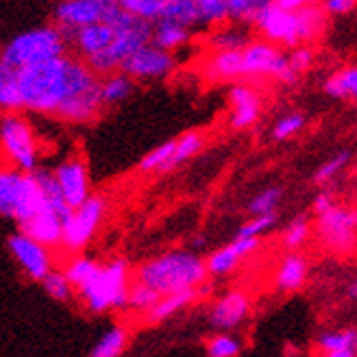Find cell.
<instances>
[{"label":"cell","instance_id":"6da1fadb","mask_svg":"<svg viewBox=\"0 0 357 357\" xmlns=\"http://www.w3.org/2000/svg\"><path fill=\"white\" fill-rule=\"evenodd\" d=\"M22 109L66 122H89L102 112L100 79L79 57H59L17 70Z\"/></svg>","mask_w":357,"mask_h":357},{"label":"cell","instance_id":"7a4b0ae2","mask_svg":"<svg viewBox=\"0 0 357 357\" xmlns=\"http://www.w3.org/2000/svg\"><path fill=\"white\" fill-rule=\"evenodd\" d=\"M325 24L327 15L320 5L305 3L296 11H285L271 0H264L253 20V26L261 33L264 42L281 50L305 46V42L316 40L325 31Z\"/></svg>","mask_w":357,"mask_h":357},{"label":"cell","instance_id":"3957f363","mask_svg":"<svg viewBox=\"0 0 357 357\" xmlns=\"http://www.w3.org/2000/svg\"><path fill=\"white\" fill-rule=\"evenodd\" d=\"M207 279L205 259L185 248H174L137 268V281L157 292L159 296H168L183 290L201 288Z\"/></svg>","mask_w":357,"mask_h":357},{"label":"cell","instance_id":"277c9868","mask_svg":"<svg viewBox=\"0 0 357 357\" xmlns=\"http://www.w3.org/2000/svg\"><path fill=\"white\" fill-rule=\"evenodd\" d=\"M131 290V268L124 257L98 264L96 273L77 290L83 305L92 314H105L112 310L127 307V296Z\"/></svg>","mask_w":357,"mask_h":357},{"label":"cell","instance_id":"5b68a950","mask_svg":"<svg viewBox=\"0 0 357 357\" xmlns=\"http://www.w3.org/2000/svg\"><path fill=\"white\" fill-rule=\"evenodd\" d=\"M68 50V38L57 26H38L15 38L0 50V61L13 70L38 66L50 59H59Z\"/></svg>","mask_w":357,"mask_h":357},{"label":"cell","instance_id":"8992f818","mask_svg":"<svg viewBox=\"0 0 357 357\" xmlns=\"http://www.w3.org/2000/svg\"><path fill=\"white\" fill-rule=\"evenodd\" d=\"M44 209L50 207L33 172L26 174L9 166H0V216L22 225Z\"/></svg>","mask_w":357,"mask_h":357},{"label":"cell","instance_id":"52a82bcc","mask_svg":"<svg viewBox=\"0 0 357 357\" xmlns=\"http://www.w3.org/2000/svg\"><path fill=\"white\" fill-rule=\"evenodd\" d=\"M0 155L9 168L26 174L38 170V139L22 114H0Z\"/></svg>","mask_w":357,"mask_h":357},{"label":"cell","instance_id":"ba28073f","mask_svg":"<svg viewBox=\"0 0 357 357\" xmlns=\"http://www.w3.org/2000/svg\"><path fill=\"white\" fill-rule=\"evenodd\" d=\"M107 213L105 196H89V199L70 211V216L61 222V246L68 253H81L94 240L96 231Z\"/></svg>","mask_w":357,"mask_h":357},{"label":"cell","instance_id":"9c48e42d","mask_svg":"<svg viewBox=\"0 0 357 357\" xmlns=\"http://www.w3.org/2000/svg\"><path fill=\"white\" fill-rule=\"evenodd\" d=\"M242 77H271L285 85H292L298 79L288 66V55L264 40H253L246 48H242Z\"/></svg>","mask_w":357,"mask_h":357},{"label":"cell","instance_id":"30bf717a","mask_svg":"<svg viewBox=\"0 0 357 357\" xmlns=\"http://www.w3.org/2000/svg\"><path fill=\"white\" fill-rule=\"evenodd\" d=\"M318 238L333 253L351 255L355 248V231H357V211L355 207L333 205L323 216H318L316 222Z\"/></svg>","mask_w":357,"mask_h":357},{"label":"cell","instance_id":"8fae6325","mask_svg":"<svg viewBox=\"0 0 357 357\" xmlns=\"http://www.w3.org/2000/svg\"><path fill=\"white\" fill-rule=\"evenodd\" d=\"M176 59L170 52H164L155 48L153 44L139 48L137 52L120 66L118 73L129 77L131 81H153V79H166L170 73H174Z\"/></svg>","mask_w":357,"mask_h":357},{"label":"cell","instance_id":"7c38bea8","mask_svg":"<svg viewBox=\"0 0 357 357\" xmlns=\"http://www.w3.org/2000/svg\"><path fill=\"white\" fill-rule=\"evenodd\" d=\"M112 0H66L55 7L57 29L66 35H73L79 29L105 22L107 9Z\"/></svg>","mask_w":357,"mask_h":357},{"label":"cell","instance_id":"4fadbf2b","mask_svg":"<svg viewBox=\"0 0 357 357\" xmlns=\"http://www.w3.org/2000/svg\"><path fill=\"white\" fill-rule=\"evenodd\" d=\"M52 176H55V181H57L63 203L70 209L81 207L89 196H92L87 164L81 157H68L66 162H61L55 170H52Z\"/></svg>","mask_w":357,"mask_h":357},{"label":"cell","instance_id":"5bb4252c","mask_svg":"<svg viewBox=\"0 0 357 357\" xmlns=\"http://www.w3.org/2000/svg\"><path fill=\"white\" fill-rule=\"evenodd\" d=\"M9 251L17 261V266L22 268V273L33 281H42L50 271H55V264H52V255L48 248L33 242L31 238L20 234V231L9 238Z\"/></svg>","mask_w":357,"mask_h":357},{"label":"cell","instance_id":"9a60e30c","mask_svg":"<svg viewBox=\"0 0 357 357\" xmlns=\"http://www.w3.org/2000/svg\"><path fill=\"white\" fill-rule=\"evenodd\" d=\"M251 314V298L242 290H231L222 294L209 312V323L213 329L231 331L238 329Z\"/></svg>","mask_w":357,"mask_h":357},{"label":"cell","instance_id":"2e32d148","mask_svg":"<svg viewBox=\"0 0 357 357\" xmlns=\"http://www.w3.org/2000/svg\"><path fill=\"white\" fill-rule=\"evenodd\" d=\"M229 105H231V118L229 124L234 129H248L259 120L261 114V98L257 89L240 83L229 89Z\"/></svg>","mask_w":357,"mask_h":357},{"label":"cell","instance_id":"e0dca14e","mask_svg":"<svg viewBox=\"0 0 357 357\" xmlns=\"http://www.w3.org/2000/svg\"><path fill=\"white\" fill-rule=\"evenodd\" d=\"M259 246V240H234L231 244L218 248L205 259V271L211 277H225L236 271V266L251 255Z\"/></svg>","mask_w":357,"mask_h":357},{"label":"cell","instance_id":"ac0fdd59","mask_svg":"<svg viewBox=\"0 0 357 357\" xmlns=\"http://www.w3.org/2000/svg\"><path fill=\"white\" fill-rule=\"evenodd\" d=\"M20 234L50 251V248L61 246V218L52 209H44L20 225Z\"/></svg>","mask_w":357,"mask_h":357},{"label":"cell","instance_id":"d6986e66","mask_svg":"<svg viewBox=\"0 0 357 357\" xmlns=\"http://www.w3.org/2000/svg\"><path fill=\"white\" fill-rule=\"evenodd\" d=\"M68 40H73L77 52L85 59L100 55L107 48L112 46L114 42V29L109 24H92V26H85L75 31L73 35H68Z\"/></svg>","mask_w":357,"mask_h":357},{"label":"cell","instance_id":"ffe728a7","mask_svg":"<svg viewBox=\"0 0 357 357\" xmlns=\"http://www.w3.org/2000/svg\"><path fill=\"white\" fill-rule=\"evenodd\" d=\"M310 264L301 253H288L275 273V288L279 292H298L307 281Z\"/></svg>","mask_w":357,"mask_h":357},{"label":"cell","instance_id":"44dd1931","mask_svg":"<svg viewBox=\"0 0 357 357\" xmlns=\"http://www.w3.org/2000/svg\"><path fill=\"white\" fill-rule=\"evenodd\" d=\"M205 75L211 81H238L242 77V50H213L205 59Z\"/></svg>","mask_w":357,"mask_h":357},{"label":"cell","instance_id":"7402d4cb","mask_svg":"<svg viewBox=\"0 0 357 357\" xmlns=\"http://www.w3.org/2000/svg\"><path fill=\"white\" fill-rule=\"evenodd\" d=\"M192 38V31L181 26V24H174L168 20H157L153 24V35H151V44L164 52L178 50L181 46H185Z\"/></svg>","mask_w":357,"mask_h":357},{"label":"cell","instance_id":"603a6c76","mask_svg":"<svg viewBox=\"0 0 357 357\" xmlns=\"http://www.w3.org/2000/svg\"><path fill=\"white\" fill-rule=\"evenodd\" d=\"M199 296H201V294H199V288H196V290H183V292H174V294L162 296V298H159L157 305H155L149 314H144L146 323H149V325L162 323V320L174 316L176 312L185 310V307L190 305V303H194Z\"/></svg>","mask_w":357,"mask_h":357},{"label":"cell","instance_id":"cb8c5ba5","mask_svg":"<svg viewBox=\"0 0 357 357\" xmlns=\"http://www.w3.org/2000/svg\"><path fill=\"white\" fill-rule=\"evenodd\" d=\"M22 96L17 85V70L0 61V112L3 114H20Z\"/></svg>","mask_w":357,"mask_h":357},{"label":"cell","instance_id":"d4e9b609","mask_svg":"<svg viewBox=\"0 0 357 357\" xmlns=\"http://www.w3.org/2000/svg\"><path fill=\"white\" fill-rule=\"evenodd\" d=\"M325 94L337 100H355L357 98V68L347 66L337 70L325 81Z\"/></svg>","mask_w":357,"mask_h":357},{"label":"cell","instance_id":"484cf974","mask_svg":"<svg viewBox=\"0 0 357 357\" xmlns=\"http://www.w3.org/2000/svg\"><path fill=\"white\" fill-rule=\"evenodd\" d=\"M174 142H176L174 153H172V157H170V162H168L164 172H170V170L178 168L181 164H185L188 159H192L196 153H201V149L205 146V135L201 131H188L181 137H176Z\"/></svg>","mask_w":357,"mask_h":357},{"label":"cell","instance_id":"4316f807","mask_svg":"<svg viewBox=\"0 0 357 357\" xmlns=\"http://www.w3.org/2000/svg\"><path fill=\"white\" fill-rule=\"evenodd\" d=\"M129 344V331L127 327H112L102 333V337L96 342V347L89 353V357H120Z\"/></svg>","mask_w":357,"mask_h":357},{"label":"cell","instance_id":"83f0119b","mask_svg":"<svg viewBox=\"0 0 357 357\" xmlns=\"http://www.w3.org/2000/svg\"><path fill=\"white\" fill-rule=\"evenodd\" d=\"M131 92H133V81L129 77H124L122 73H114L109 77L100 79V100H102V107L122 102L124 98H129Z\"/></svg>","mask_w":357,"mask_h":357},{"label":"cell","instance_id":"f1b7e54d","mask_svg":"<svg viewBox=\"0 0 357 357\" xmlns=\"http://www.w3.org/2000/svg\"><path fill=\"white\" fill-rule=\"evenodd\" d=\"M162 20L181 24L185 29H192L199 24V9H196V0H166Z\"/></svg>","mask_w":357,"mask_h":357},{"label":"cell","instance_id":"f546056e","mask_svg":"<svg viewBox=\"0 0 357 357\" xmlns=\"http://www.w3.org/2000/svg\"><path fill=\"white\" fill-rule=\"evenodd\" d=\"M318 349L327 353H342V351H355L357 344V331L351 329H333V331H325L318 335L316 340Z\"/></svg>","mask_w":357,"mask_h":357},{"label":"cell","instance_id":"4dcf8cb0","mask_svg":"<svg viewBox=\"0 0 357 357\" xmlns=\"http://www.w3.org/2000/svg\"><path fill=\"white\" fill-rule=\"evenodd\" d=\"M118 5L127 13L139 17V20L155 24L157 20H162L166 0H120Z\"/></svg>","mask_w":357,"mask_h":357},{"label":"cell","instance_id":"1f68e13d","mask_svg":"<svg viewBox=\"0 0 357 357\" xmlns=\"http://www.w3.org/2000/svg\"><path fill=\"white\" fill-rule=\"evenodd\" d=\"M96 268H98V261L96 259L79 255L75 259H70L61 273L68 279V283L73 285V290H79L81 285H85L89 281V277L96 273Z\"/></svg>","mask_w":357,"mask_h":357},{"label":"cell","instance_id":"d6a6232c","mask_svg":"<svg viewBox=\"0 0 357 357\" xmlns=\"http://www.w3.org/2000/svg\"><path fill=\"white\" fill-rule=\"evenodd\" d=\"M251 42H253L251 33L240 26H227L220 33L211 35V40H209L213 50H242Z\"/></svg>","mask_w":357,"mask_h":357},{"label":"cell","instance_id":"836d02e7","mask_svg":"<svg viewBox=\"0 0 357 357\" xmlns=\"http://www.w3.org/2000/svg\"><path fill=\"white\" fill-rule=\"evenodd\" d=\"M174 144H176L174 139H168V142H164L162 146H157L151 153H146L144 157H142V162L137 164V170L139 172H159V174H162L166 170L168 162H170L172 153H174Z\"/></svg>","mask_w":357,"mask_h":357},{"label":"cell","instance_id":"e575fe53","mask_svg":"<svg viewBox=\"0 0 357 357\" xmlns=\"http://www.w3.org/2000/svg\"><path fill=\"white\" fill-rule=\"evenodd\" d=\"M159 296L157 292H153L151 288L142 283H131V290H129V296H127V307L137 312V314H149L157 303H159Z\"/></svg>","mask_w":357,"mask_h":357},{"label":"cell","instance_id":"d590c367","mask_svg":"<svg viewBox=\"0 0 357 357\" xmlns=\"http://www.w3.org/2000/svg\"><path fill=\"white\" fill-rule=\"evenodd\" d=\"M281 196L283 190L273 185V188H266L259 194H255V199L248 203V211L253 216H266V213H277V205L281 203Z\"/></svg>","mask_w":357,"mask_h":357},{"label":"cell","instance_id":"8d00e7d4","mask_svg":"<svg viewBox=\"0 0 357 357\" xmlns=\"http://www.w3.org/2000/svg\"><path fill=\"white\" fill-rule=\"evenodd\" d=\"M349 162H351V153L349 151L335 153L331 159H327V162L314 172V183L316 185H325V183L333 181V178L349 166Z\"/></svg>","mask_w":357,"mask_h":357},{"label":"cell","instance_id":"74e56055","mask_svg":"<svg viewBox=\"0 0 357 357\" xmlns=\"http://www.w3.org/2000/svg\"><path fill=\"white\" fill-rule=\"evenodd\" d=\"M242 353V342L231 333H218L207 340V357H238Z\"/></svg>","mask_w":357,"mask_h":357},{"label":"cell","instance_id":"f35d334b","mask_svg":"<svg viewBox=\"0 0 357 357\" xmlns=\"http://www.w3.org/2000/svg\"><path fill=\"white\" fill-rule=\"evenodd\" d=\"M199 9V24H218L229 20L227 0H196Z\"/></svg>","mask_w":357,"mask_h":357},{"label":"cell","instance_id":"ab89813d","mask_svg":"<svg viewBox=\"0 0 357 357\" xmlns=\"http://www.w3.org/2000/svg\"><path fill=\"white\" fill-rule=\"evenodd\" d=\"M277 222V213H266V216H253L248 218L240 229L236 240H259L261 234H266L268 229L275 227Z\"/></svg>","mask_w":357,"mask_h":357},{"label":"cell","instance_id":"60d3db41","mask_svg":"<svg viewBox=\"0 0 357 357\" xmlns=\"http://www.w3.org/2000/svg\"><path fill=\"white\" fill-rule=\"evenodd\" d=\"M261 5H264V0H227L229 20H236L242 24H253Z\"/></svg>","mask_w":357,"mask_h":357},{"label":"cell","instance_id":"b9f144b4","mask_svg":"<svg viewBox=\"0 0 357 357\" xmlns=\"http://www.w3.org/2000/svg\"><path fill=\"white\" fill-rule=\"evenodd\" d=\"M310 234H312V225H310V220H307L305 216H298V218H294V220L288 225V229L283 231V244L294 251V248H301L303 244L307 242Z\"/></svg>","mask_w":357,"mask_h":357},{"label":"cell","instance_id":"7bdbcfd3","mask_svg":"<svg viewBox=\"0 0 357 357\" xmlns=\"http://www.w3.org/2000/svg\"><path fill=\"white\" fill-rule=\"evenodd\" d=\"M44 290L48 292V296H52L55 301H70L75 294L73 285L68 283V279L63 277L61 271H50L44 279H42Z\"/></svg>","mask_w":357,"mask_h":357},{"label":"cell","instance_id":"ee69618b","mask_svg":"<svg viewBox=\"0 0 357 357\" xmlns=\"http://www.w3.org/2000/svg\"><path fill=\"white\" fill-rule=\"evenodd\" d=\"M303 129H305V116L301 112H292V114H285L277 120L273 135H275V139H290L296 133H301Z\"/></svg>","mask_w":357,"mask_h":357},{"label":"cell","instance_id":"f6af8a7d","mask_svg":"<svg viewBox=\"0 0 357 357\" xmlns=\"http://www.w3.org/2000/svg\"><path fill=\"white\" fill-rule=\"evenodd\" d=\"M314 48L312 46H298V48H292V52L288 55V66L292 73L298 77L301 73H305V70L314 63Z\"/></svg>","mask_w":357,"mask_h":357},{"label":"cell","instance_id":"bcb514c9","mask_svg":"<svg viewBox=\"0 0 357 357\" xmlns=\"http://www.w3.org/2000/svg\"><path fill=\"white\" fill-rule=\"evenodd\" d=\"M325 11V15H344L355 9L353 0H327L325 5H320Z\"/></svg>","mask_w":357,"mask_h":357},{"label":"cell","instance_id":"7dc6e473","mask_svg":"<svg viewBox=\"0 0 357 357\" xmlns=\"http://www.w3.org/2000/svg\"><path fill=\"white\" fill-rule=\"evenodd\" d=\"M333 205H335V196L331 192H320L316 199H314V213H316V218L323 216V213L329 211Z\"/></svg>","mask_w":357,"mask_h":357},{"label":"cell","instance_id":"c3c4849f","mask_svg":"<svg viewBox=\"0 0 357 357\" xmlns=\"http://www.w3.org/2000/svg\"><path fill=\"white\" fill-rule=\"evenodd\" d=\"M275 3L285 11H296V9H301L303 5H305V0H275Z\"/></svg>","mask_w":357,"mask_h":357},{"label":"cell","instance_id":"681fc988","mask_svg":"<svg viewBox=\"0 0 357 357\" xmlns=\"http://www.w3.org/2000/svg\"><path fill=\"white\" fill-rule=\"evenodd\" d=\"M323 357H355V351H342V353H327Z\"/></svg>","mask_w":357,"mask_h":357},{"label":"cell","instance_id":"f907efd6","mask_svg":"<svg viewBox=\"0 0 357 357\" xmlns=\"http://www.w3.org/2000/svg\"><path fill=\"white\" fill-rule=\"evenodd\" d=\"M355 294H357V283H355V281H351V285H349V296H351V298H355Z\"/></svg>","mask_w":357,"mask_h":357}]
</instances>
